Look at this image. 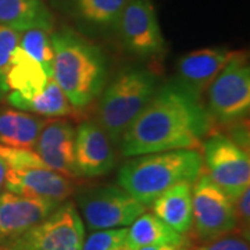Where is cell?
Returning a JSON list of instances; mask_svg holds the SVG:
<instances>
[{"instance_id":"obj_16","label":"cell","mask_w":250,"mask_h":250,"mask_svg":"<svg viewBox=\"0 0 250 250\" xmlns=\"http://www.w3.org/2000/svg\"><path fill=\"white\" fill-rule=\"evenodd\" d=\"M150 207L153 214L171 229L185 235L192 228V184L181 182L171 187Z\"/></svg>"},{"instance_id":"obj_6","label":"cell","mask_w":250,"mask_h":250,"mask_svg":"<svg viewBox=\"0 0 250 250\" xmlns=\"http://www.w3.org/2000/svg\"><path fill=\"white\" fill-rule=\"evenodd\" d=\"M85 224L72 202H62L43 221L36 224L0 250H82Z\"/></svg>"},{"instance_id":"obj_14","label":"cell","mask_w":250,"mask_h":250,"mask_svg":"<svg viewBox=\"0 0 250 250\" xmlns=\"http://www.w3.org/2000/svg\"><path fill=\"white\" fill-rule=\"evenodd\" d=\"M4 188L22 196L49 199L62 203L74 193L75 182L50 168H7Z\"/></svg>"},{"instance_id":"obj_19","label":"cell","mask_w":250,"mask_h":250,"mask_svg":"<svg viewBox=\"0 0 250 250\" xmlns=\"http://www.w3.org/2000/svg\"><path fill=\"white\" fill-rule=\"evenodd\" d=\"M47 80L49 77L42 65L17 46L6 77L7 90L16 92L24 99H32L45 89Z\"/></svg>"},{"instance_id":"obj_23","label":"cell","mask_w":250,"mask_h":250,"mask_svg":"<svg viewBox=\"0 0 250 250\" xmlns=\"http://www.w3.org/2000/svg\"><path fill=\"white\" fill-rule=\"evenodd\" d=\"M18 46L42 65L43 71L49 78L53 77V47L49 31L41 28L22 31L20 34Z\"/></svg>"},{"instance_id":"obj_3","label":"cell","mask_w":250,"mask_h":250,"mask_svg":"<svg viewBox=\"0 0 250 250\" xmlns=\"http://www.w3.org/2000/svg\"><path fill=\"white\" fill-rule=\"evenodd\" d=\"M203 170L197 150H167L134 156L118 171V185L145 207L171 187L193 184Z\"/></svg>"},{"instance_id":"obj_7","label":"cell","mask_w":250,"mask_h":250,"mask_svg":"<svg viewBox=\"0 0 250 250\" xmlns=\"http://www.w3.org/2000/svg\"><path fill=\"white\" fill-rule=\"evenodd\" d=\"M207 177L233 202L250 187L249 152L223 134H213L203 145Z\"/></svg>"},{"instance_id":"obj_31","label":"cell","mask_w":250,"mask_h":250,"mask_svg":"<svg viewBox=\"0 0 250 250\" xmlns=\"http://www.w3.org/2000/svg\"><path fill=\"white\" fill-rule=\"evenodd\" d=\"M116 250H131L129 248H128V245H126V242H125L124 245H121L120 248H117Z\"/></svg>"},{"instance_id":"obj_25","label":"cell","mask_w":250,"mask_h":250,"mask_svg":"<svg viewBox=\"0 0 250 250\" xmlns=\"http://www.w3.org/2000/svg\"><path fill=\"white\" fill-rule=\"evenodd\" d=\"M20 31L0 24V92L7 93L6 77L11 65V57L20 43Z\"/></svg>"},{"instance_id":"obj_18","label":"cell","mask_w":250,"mask_h":250,"mask_svg":"<svg viewBox=\"0 0 250 250\" xmlns=\"http://www.w3.org/2000/svg\"><path fill=\"white\" fill-rule=\"evenodd\" d=\"M46 118L13 108H0V143L34 149Z\"/></svg>"},{"instance_id":"obj_21","label":"cell","mask_w":250,"mask_h":250,"mask_svg":"<svg viewBox=\"0 0 250 250\" xmlns=\"http://www.w3.org/2000/svg\"><path fill=\"white\" fill-rule=\"evenodd\" d=\"M185 241L184 235L171 229L153 213H142L126 232V245L131 250L154 245H178Z\"/></svg>"},{"instance_id":"obj_11","label":"cell","mask_w":250,"mask_h":250,"mask_svg":"<svg viewBox=\"0 0 250 250\" xmlns=\"http://www.w3.org/2000/svg\"><path fill=\"white\" fill-rule=\"evenodd\" d=\"M59 202L28 197L10 190L0 193V245H6L43 221L59 207Z\"/></svg>"},{"instance_id":"obj_30","label":"cell","mask_w":250,"mask_h":250,"mask_svg":"<svg viewBox=\"0 0 250 250\" xmlns=\"http://www.w3.org/2000/svg\"><path fill=\"white\" fill-rule=\"evenodd\" d=\"M6 172H7V166L0 160V192L4 188V181H6Z\"/></svg>"},{"instance_id":"obj_4","label":"cell","mask_w":250,"mask_h":250,"mask_svg":"<svg viewBox=\"0 0 250 250\" xmlns=\"http://www.w3.org/2000/svg\"><path fill=\"white\" fill-rule=\"evenodd\" d=\"M159 89V77L147 68H125L102 90L98 103L100 126L113 142H120L126 128Z\"/></svg>"},{"instance_id":"obj_10","label":"cell","mask_w":250,"mask_h":250,"mask_svg":"<svg viewBox=\"0 0 250 250\" xmlns=\"http://www.w3.org/2000/svg\"><path fill=\"white\" fill-rule=\"evenodd\" d=\"M128 52L142 59L166 53V41L152 0H125L116 25Z\"/></svg>"},{"instance_id":"obj_2","label":"cell","mask_w":250,"mask_h":250,"mask_svg":"<svg viewBox=\"0 0 250 250\" xmlns=\"http://www.w3.org/2000/svg\"><path fill=\"white\" fill-rule=\"evenodd\" d=\"M53 78L74 108H85L99 98L107 81V62L99 46L70 28L50 32Z\"/></svg>"},{"instance_id":"obj_5","label":"cell","mask_w":250,"mask_h":250,"mask_svg":"<svg viewBox=\"0 0 250 250\" xmlns=\"http://www.w3.org/2000/svg\"><path fill=\"white\" fill-rule=\"evenodd\" d=\"M208 114L221 124L243 123L250 110V67L245 52H232L207 89Z\"/></svg>"},{"instance_id":"obj_20","label":"cell","mask_w":250,"mask_h":250,"mask_svg":"<svg viewBox=\"0 0 250 250\" xmlns=\"http://www.w3.org/2000/svg\"><path fill=\"white\" fill-rule=\"evenodd\" d=\"M7 102L13 107L39 117H65L74 113L70 100L53 78H49L45 89L32 99H24L16 92H9Z\"/></svg>"},{"instance_id":"obj_9","label":"cell","mask_w":250,"mask_h":250,"mask_svg":"<svg viewBox=\"0 0 250 250\" xmlns=\"http://www.w3.org/2000/svg\"><path fill=\"white\" fill-rule=\"evenodd\" d=\"M238 229L231 199L211 182L207 175H199L192 187V228L199 242L215 239Z\"/></svg>"},{"instance_id":"obj_13","label":"cell","mask_w":250,"mask_h":250,"mask_svg":"<svg viewBox=\"0 0 250 250\" xmlns=\"http://www.w3.org/2000/svg\"><path fill=\"white\" fill-rule=\"evenodd\" d=\"M75 128L65 120H46L39 134L34 150L43 160L47 168L60 172L71 179L80 178L81 174L74 156Z\"/></svg>"},{"instance_id":"obj_27","label":"cell","mask_w":250,"mask_h":250,"mask_svg":"<svg viewBox=\"0 0 250 250\" xmlns=\"http://www.w3.org/2000/svg\"><path fill=\"white\" fill-rule=\"evenodd\" d=\"M189 250H250L249 235L236 229L211 241L200 242V245L189 248Z\"/></svg>"},{"instance_id":"obj_15","label":"cell","mask_w":250,"mask_h":250,"mask_svg":"<svg viewBox=\"0 0 250 250\" xmlns=\"http://www.w3.org/2000/svg\"><path fill=\"white\" fill-rule=\"evenodd\" d=\"M231 54L232 52L224 47H206L187 53L177 64V82L200 100Z\"/></svg>"},{"instance_id":"obj_12","label":"cell","mask_w":250,"mask_h":250,"mask_svg":"<svg viewBox=\"0 0 250 250\" xmlns=\"http://www.w3.org/2000/svg\"><path fill=\"white\" fill-rule=\"evenodd\" d=\"M74 156L81 177L86 178L104 175L116 164L111 139L96 121H85L77 128Z\"/></svg>"},{"instance_id":"obj_22","label":"cell","mask_w":250,"mask_h":250,"mask_svg":"<svg viewBox=\"0 0 250 250\" xmlns=\"http://www.w3.org/2000/svg\"><path fill=\"white\" fill-rule=\"evenodd\" d=\"M125 0H70L74 16L83 24L102 29H116Z\"/></svg>"},{"instance_id":"obj_26","label":"cell","mask_w":250,"mask_h":250,"mask_svg":"<svg viewBox=\"0 0 250 250\" xmlns=\"http://www.w3.org/2000/svg\"><path fill=\"white\" fill-rule=\"evenodd\" d=\"M128 228H113L93 231L85 238L82 250H116L126 242Z\"/></svg>"},{"instance_id":"obj_29","label":"cell","mask_w":250,"mask_h":250,"mask_svg":"<svg viewBox=\"0 0 250 250\" xmlns=\"http://www.w3.org/2000/svg\"><path fill=\"white\" fill-rule=\"evenodd\" d=\"M188 241L178 243V245H154V246H145L138 250H189Z\"/></svg>"},{"instance_id":"obj_24","label":"cell","mask_w":250,"mask_h":250,"mask_svg":"<svg viewBox=\"0 0 250 250\" xmlns=\"http://www.w3.org/2000/svg\"><path fill=\"white\" fill-rule=\"evenodd\" d=\"M0 160L7 168L22 170V168H47L43 160L38 156L34 149L14 147L0 143Z\"/></svg>"},{"instance_id":"obj_28","label":"cell","mask_w":250,"mask_h":250,"mask_svg":"<svg viewBox=\"0 0 250 250\" xmlns=\"http://www.w3.org/2000/svg\"><path fill=\"white\" fill-rule=\"evenodd\" d=\"M250 192L249 188L242 192L241 196L235 199L232 202L235 217L238 223V231L249 235V224H250Z\"/></svg>"},{"instance_id":"obj_8","label":"cell","mask_w":250,"mask_h":250,"mask_svg":"<svg viewBox=\"0 0 250 250\" xmlns=\"http://www.w3.org/2000/svg\"><path fill=\"white\" fill-rule=\"evenodd\" d=\"M78 206L86 227L92 231L131 225L146 210L120 185L86 189L78 195Z\"/></svg>"},{"instance_id":"obj_1","label":"cell","mask_w":250,"mask_h":250,"mask_svg":"<svg viewBox=\"0 0 250 250\" xmlns=\"http://www.w3.org/2000/svg\"><path fill=\"white\" fill-rule=\"evenodd\" d=\"M211 126V117L200 100L177 81L153 95L120 139L121 153L134 157L167 150H199Z\"/></svg>"},{"instance_id":"obj_17","label":"cell","mask_w":250,"mask_h":250,"mask_svg":"<svg viewBox=\"0 0 250 250\" xmlns=\"http://www.w3.org/2000/svg\"><path fill=\"white\" fill-rule=\"evenodd\" d=\"M0 24L20 32L32 28L52 32L54 20L43 0H0Z\"/></svg>"}]
</instances>
